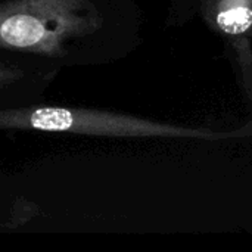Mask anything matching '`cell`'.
Instances as JSON below:
<instances>
[{
    "label": "cell",
    "instance_id": "3957f363",
    "mask_svg": "<svg viewBox=\"0 0 252 252\" xmlns=\"http://www.w3.org/2000/svg\"><path fill=\"white\" fill-rule=\"evenodd\" d=\"M59 71L53 65L0 56V109L40 102Z\"/></svg>",
    "mask_w": 252,
    "mask_h": 252
},
{
    "label": "cell",
    "instance_id": "277c9868",
    "mask_svg": "<svg viewBox=\"0 0 252 252\" xmlns=\"http://www.w3.org/2000/svg\"><path fill=\"white\" fill-rule=\"evenodd\" d=\"M217 24L229 34H241L252 25V9L244 3L224 7L217 15Z\"/></svg>",
    "mask_w": 252,
    "mask_h": 252
},
{
    "label": "cell",
    "instance_id": "7a4b0ae2",
    "mask_svg": "<svg viewBox=\"0 0 252 252\" xmlns=\"http://www.w3.org/2000/svg\"><path fill=\"white\" fill-rule=\"evenodd\" d=\"M0 131L121 139L170 136L179 130L109 109L34 102L0 109Z\"/></svg>",
    "mask_w": 252,
    "mask_h": 252
},
{
    "label": "cell",
    "instance_id": "6da1fadb",
    "mask_svg": "<svg viewBox=\"0 0 252 252\" xmlns=\"http://www.w3.org/2000/svg\"><path fill=\"white\" fill-rule=\"evenodd\" d=\"M128 40L126 0H0L1 56L97 66L120 58Z\"/></svg>",
    "mask_w": 252,
    "mask_h": 252
}]
</instances>
